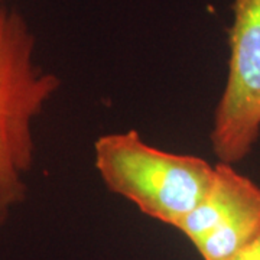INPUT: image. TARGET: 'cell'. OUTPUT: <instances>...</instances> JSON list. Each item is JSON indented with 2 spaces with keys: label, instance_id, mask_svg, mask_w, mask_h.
Instances as JSON below:
<instances>
[{
  "label": "cell",
  "instance_id": "6",
  "mask_svg": "<svg viewBox=\"0 0 260 260\" xmlns=\"http://www.w3.org/2000/svg\"><path fill=\"white\" fill-rule=\"evenodd\" d=\"M0 6H2V0H0Z\"/></svg>",
  "mask_w": 260,
  "mask_h": 260
},
{
  "label": "cell",
  "instance_id": "3",
  "mask_svg": "<svg viewBox=\"0 0 260 260\" xmlns=\"http://www.w3.org/2000/svg\"><path fill=\"white\" fill-rule=\"evenodd\" d=\"M229 67L210 132L218 162L236 165L260 138V0H233Z\"/></svg>",
  "mask_w": 260,
  "mask_h": 260
},
{
  "label": "cell",
  "instance_id": "4",
  "mask_svg": "<svg viewBox=\"0 0 260 260\" xmlns=\"http://www.w3.org/2000/svg\"><path fill=\"white\" fill-rule=\"evenodd\" d=\"M175 229L203 260H230L260 232V185L218 162L207 194Z\"/></svg>",
  "mask_w": 260,
  "mask_h": 260
},
{
  "label": "cell",
  "instance_id": "1",
  "mask_svg": "<svg viewBox=\"0 0 260 260\" xmlns=\"http://www.w3.org/2000/svg\"><path fill=\"white\" fill-rule=\"evenodd\" d=\"M35 37L18 10L0 6V225L26 197L34 123L61 80L35 62Z\"/></svg>",
  "mask_w": 260,
  "mask_h": 260
},
{
  "label": "cell",
  "instance_id": "2",
  "mask_svg": "<svg viewBox=\"0 0 260 260\" xmlns=\"http://www.w3.org/2000/svg\"><path fill=\"white\" fill-rule=\"evenodd\" d=\"M94 167L113 194L171 227L203 200L215 169L200 156L155 148L136 130L100 136L94 143Z\"/></svg>",
  "mask_w": 260,
  "mask_h": 260
},
{
  "label": "cell",
  "instance_id": "5",
  "mask_svg": "<svg viewBox=\"0 0 260 260\" xmlns=\"http://www.w3.org/2000/svg\"><path fill=\"white\" fill-rule=\"evenodd\" d=\"M230 260H260V232Z\"/></svg>",
  "mask_w": 260,
  "mask_h": 260
}]
</instances>
